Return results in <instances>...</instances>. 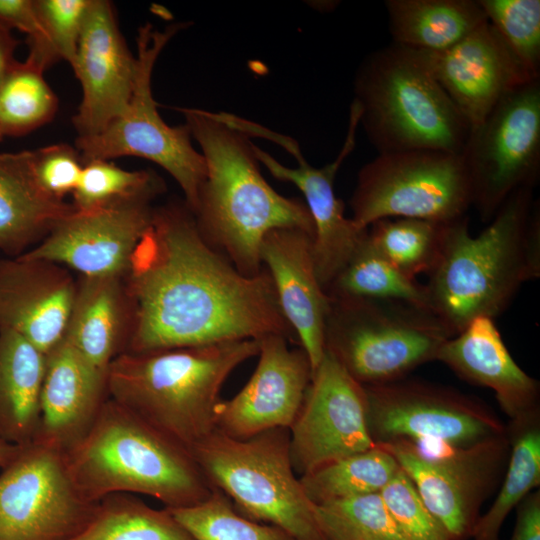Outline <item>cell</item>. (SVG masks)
Returning a JSON list of instances; mask_svg holds the SVG:
<instances>
[{
  "label": "cell",
  "instance_id": "cell-1",
  "mask_svg": "<svg viewBox=\"0 0 540 540\" xmlns=\"http://www.w3.org/2000/svg\"><path fill=\"white\" fill-rule=\"evenodd\" d=\"M123 352L148 353L293 333L263 270L246 276L200 233L191 210L154 209L127 274Z\"/></svg>",
  "mask_w": 540,
  "mask_h": 540
},
{
  "label": "cell",
  "instance_id": "cell-2",
  "mask_svg": "<svg viewBox=\"0 0 540 540\" xmlns=\"http://www.w3.org/2000/svg\"><path fill=\"white\" fill-rule=\"evenodd\" d=\"M533 187L513 192L488 226L469 233L468 217L445 224L425 284L431 310L455 333L473 319H495L520 287L540 276V211Z\"/></svg>",
  "mask_w": 540,
  "mask_h": 540
},
{
  "label": "cell",
  "instance_id": "cell-3",
  "mask_svg": "<svg viewBox=\"0 0 540 540\" xmlns=\"http://www.w3.org/2000/svg\"><path fill=\"white\" fill-rule=\"evenodd\" d=\"M206 163V176L192 212L197 227L242 274L263 270L260 247L278 228H300L314 237L309 210L300 199L277 193L260 172L249 136L214 112L180 108Z\"/></svg>",
  "mask_w": 540,
  "mask_h": 540
},
{
  "label": "cell",
  "instance_id": "cell-4",
  "mask_svg": "<svg viewBox=\"0 0 540 540\" xmlns=\"http://www.w3.org/2000/svg\"><path fill=\"white\" fill-rule=\"evenodd\" d=\"M63 456L77 491L92 503L132 494L176 509L204 501L213 490L187 448L109 397Z\"/></svg>",
  "mask_w": 540,
  "mask_h": 540
},
{
  "label": "cell",
  "instance_id": "cell-5",
  "mask_svg": "<svg viewBox=\"0 0 540 540\" xmlns=\"http://www.w3.org/2000/svg\"><path fill=\"white\" fill-rule=\"evenodd\" d=\"M258 353L253 339L122 352L108 368L107 396L190 451L215 429L226 379Z\"/></svg>",
  "mask_w": 540,
  "mask_h": 540
},
{
  "label": "cell",
  "instance_id": "cell-6",
  "mask_svg": "<svg viewBox=\"0 0 540 540\" xmlns=\"http://www.w3.org/2000/svg\"><path fill=\"white\" fill-rule=\"evenodd\" d=\"M352 103L378 154L417 150L460 154L470 133L467 120L419 53L394 43L362 61Z\"/></svg>",
  "mask_w": 540,
  "mask_h": 540
},
{
  "label": "cell",
  "instance_id": "cell-7",
  "mask_svg": "<svg viewBox=\"0 0 540 540\" xmlns=\"http://www.w3.org/2000/svg\"><path fill=\"white\" fill-rule=\"evenodd\" d=\"M190 452L209 484L245 517L277 526L296 540H326L316 505L296 477L288 429L236 439L215 428Z\"/></svg>",
  "mask_w": 540,
  "mask_h": 540
},
{
  "label": "cell",
  "instance_id": "cell-8",
  "mask_svg": "<svg viewBox=\"0 0 540 540\" xmlns=\"http://www.w3.org/2000/svg\"><path fill=\"white\" fill-rule=\"evenodd\" d=\"M328 296L325 349L364 386L405 378L455 335L432 310L408 302Z\"/></svg>",
  "mask_w": 540,
  "mask_h": 540
},
{
  "label": "cell",
  "instance_id": "cell-9",
  "mask_svg": "<svg viewBox=\"0 0 540 540\" xmlns=\"http://www.w3.org/2000/svg\"><path fill=\"white\" fill-rule=\"evenodd\" d=\"M183 26L175 23L161 31L146 23L139 28L137 73L126 110L100 133L78 137L76 147L83 163L135 156L158 164L178 183L193 212L206 176L204 157L194 148L186 124L172 127L161 118L151 89L158 56Z\"/></svg>",
  "mask_w": 540,
  "mask_h": 540
},
{
  "label": "cell",
  "instance_id": "cell-10",
  "mask_svg": "<svg viewBox=\"0 0 540 540\" xmlns=\"http://www.w3.org/2000/svg\"><path fill=\"white\" fill-rule=\"evenodd\" d=\"M470 206L460 154L427 150L378 154L359 170L350 199L351 219L361 230L385 218L448 223Z\"/></svg>",
  "mask_w": 540,
  "mask_h": 540
},
{
  "label": "cell",
  "instance_id": "cell-11",
  "mask_svg": "<svg viewBox=\"0 0 540 540\" xmlns=\"http://www.w3.org/2000/svg\"><path fill=\"white\" fill-rule=\"evenodd\" d=\"M460 156L472 206L483 222H489L513 192L534 188L540 172V79L504 96L470 130Z\"/></svg>",
  "mask_w": 540,
  "mask_h": 540
},
{
  "label": "cell",
  "instance_id": "cell-12",
  "mask_svg": "<svg viewBox=\"0 0 540 540\" xmlns=\"http://www.w3.org/2000/svg\"><path fill=\"white\" fill-rule=\"evenodd\" d=\"M503 435L471 446L398 440L378 444L413 482L449 540L472 537L479 509L508 449Z\"/></svg>",
  "mask_w": 540,
  "mask_h": 540
},
{
  "label": "cell",
  "instance_id": "cell-13",
  "mask_svg": "<svg viewBox=\"0 0 540 540\" xmlns=\"http://www.w3.org/2000/svg\"><path fill=\"white\" fill-rule=\"evenodd\" d=\"M96 506L77 491L63 452L38 440L0 469V540H69Z\"/></svg>",
  "mask_w": 540,
  "mask_h": 540
},
{
  "label": "cell",
  "instance_id": "cell-14",
  "mask_svg": "<svg viewBox=\"0 0 540 540\" xmlns=\"http://www.w3.org/2000/svg\"><path fill=\"white\" fill-rule=\"evenodd\" d=\"M364 389L368 430L376 444L409 440L471 446L506 434L486 406L447 387L402 378Z\"/></svg>",
  "mask_w": 540,
  "mask_h": 540
},
{
  "label": "cell",
  "instance_id": "cell-15",
  "mask_svg": "<svg viewBox=\"0 0 540 540\" xmlns=\"http://www.w3.org/2000/svg\"><path fill=\"white\" fill-rule=\"evenodd\" d=\"M366 394L325 349L289 429L291 460L300 477L376 445L367 424Z\"/></svg>",
  "mask_w": 540,
  "mask_h": 540
},
{
  "label": "cell",
  "instance_id": "cell-16",
  "mask_svg": "<svg viewBox=\"0 0 540 540\" xmlns=\"http://www.w3.org/2000/svg\"><path fill=\"white\" fill-rule=\"evenodd\" d=\"M358 126L359 112L352 103L348 132L342 149L334 161L321 168H316L307 162L295 139L254 122L247 126L249 136L262 137L275 142L290 153L297 162V167L294 168L284 166L254 145V152L259 163L263 164L274 178L294 184L304 196V203L314 226L312 248L316 274L325 291L346 266L367 230L359 229L351 218L345 216L344 204L336 196L334 190L338 170L355 147Z\"/></svg>",
  "mask_w": 540,
  "mask_h": 540
},
{
  "label": "cell",
  "instance_id": "cell-17",
  "mask_svg": "<svg viewBox=\"0 0 540 540\" xmlns=\"http://www.w3.org/2000/svg\"><path fill=\"white\" fill-rule=\"evenodd\" d=\"M152 200L139 199L91 211L75 209L23 255L58 263L82 276L122 278L151 225Z\"/></svg>",
  "mask_w": 540,
  "mask_h": 540
},
{
  "label": "cell",
  "instance_id": "cell-18",
  "mask_svg": "<svg viewBox=\"0 0 540 540\" xmlns=\"http://www.w3.org/2000/svg\"><path fill=\"white\" fill-rule=\"evenodd\" d=\"M258 356L245 386L216 406L215 428L232 438L247 439L277 428L289 430L311 382L306 353L302 348L290 349L282 335L259 339Z\"/></svg>",
  "mask_w": 540,
  "mask_h": 540
},
{
  "label": "cell",
  "instance_id": "cell-19",
  "mask_svg": "<svg viewBox=\"0 0 540 540\" xmlns=\"http://www.w3.org/2000/svg\"><path fill=\"white\" fill-rule=\"evenodd\" d=\"M71 67L82 88L73 124L78 137H90L126 110L137 73L136 56L128 49L110 2L91 0Z\"/></svg>",
  "mask_w": 540,
  "mask_h": 540
},
{
  "label": "cell",
  "instance_id": "cell-20",
  "mask_svg": "<svg viewBox=\"0 0 540 540\" xmlns=\"http://www.w3.org/2000/svg\"><path fill=\"white\" fill-rule=\"evenodd\" d=\"M416 51L470 130L509 92L540 79L528 74L488 21L449 49Z\"/></svg>",
  "mask_w": 540,
  "mask_h": 540
},
{
  "label": "cell",
  "instance_id": "cell-21",
  "mask_svg": "<svg viewBox=\"0 0 540 540\" xmlns=\"http://www.w3.org/2000/svg\"><path fill=\"white\" fill-rule=\"evenodd\" d=\"M77 281L67 267L24 255L0 259V331L47 354L63 337Z\"/></svg>",
  "mask_w": 540,
  "mask_h": 540
},
{
  "label": "cell",
  "instance_id": "cell-22",
  "mask_svg": "<svg viewBox=\"0 0 540 540\" xmlns=\"http://www.w3.org/2000/svg\"><path fill=\"white\" fill-rule=\"evenodd\" d=\"M313 235L300 228L270 231L260 247L280 309L306 353L312 373L325 352L329 296L321 286L313 257Z\"/></svg>",
  "mask_w": 540,
  "mask_h": 540
},
{
  "label": "cell",
  "instance_id": "cell-23",
  "mask_svg": "<svg viewBox=\"0 0 540 540\" xmlns=\"http://www.w3.org/2000/svg\"><path fill=\"white\" fill-rule=\"evenodd\" d=\"M106 380L62 337L46 354L34 440L62 452L80 440L108 397Z\"/></svg>",
  "mask_w": 540,
  "mask_h": 540
},
{
  "label": "cell",
  "instance_id": "cell-24",
  "mask_svg": "<svg viewBox=\"0 0 540 540\" xmlns=\"http://www.w3.org/2000/svg\"><path fill=\"white\" fill-rule=\"evenodd\" d=\"M436 360L462 379L491 389L512 421L538 412L539 384L510 355L493 319H473L441 346Z\"/></svg>",
  "mask_w": 540,
  "mask_h": 540
},
{
  "label": "cell",
  "instance_id": "cell-25",
  "mask_svg": "<svg viewBox=\"0 0 540 540\" xmlns=\"http://www.w3.org/2000/svg\"><path fill=\"white\" fill-rule=\"evenodd\" d=\"M123 322L121 277L82 276L63 337L93 369L107 377L111 362L120 354Z\"/></svg>",
  "mask_w": 540,
  "mask_h": 540
},
{
  "label": "cell",
  "instance_id": "cell-26",
  "mask_svg": "<svg viewBox=\"0 0 540 540\" xmlns=\"http://www.w3.org/2000/svg\"><path fill=\"white\" fill-rule=\"evenodd\" d=\"M46 354L19 334L0 331V438L14 445L33 441L40 425Z\"/></svg>",
  "mask_w": 540,
  "mask_h": 540
},
{
  "label": "cell",
  "instance_id": "cell-27",
  "mask_svg": "<svg viewBox=\"0 0 540 540\" xmlns=\"http://www.w3.org/2000/svg\"><path fill=\"white\" fill-rule=\"evenodd\" d=\"M384 5L392 43L424 52L449 49L487 21L478 0H386Z\"/></svg>",
  "mask_w": 540,
  "mask_h": 540
},
{
  "label": "cell",
  "instance_id": "cell-28",
  "mask_svg": "<svg viewBox=\"0 0 540 540\" xmlns=\"http://www.w3.org/2000/svg\"><path fill=\"white\" fill-rule=\"evenodd\" d=\"M74 211L72 204L44 198L0 164V251L7 257L34 248Z\"/></svg>",
  "mask_w": 540,
  "mask_h": 540
},
{
  "label": "cell",
  "instance_id": "cell-29",
  "mask_svg": "<svg viewBox=\"0 0 540 540\" xmlns=\"http://www.w3.org/2000/svg\"><path fill=\"white\" fill-rule=\"evenodd\" d=\"M69 540H194L167 508L156 509L138 496L101 499L85 527Z\"/></svg>",
  "mask_w": 540,
  "mask_h": 540
},
{
  "label": "cell",
  "instance_id": "cell-30",
  "mask_svg": "<svg viewBox=\"0 0 540 540\" xmlns=\"http://www.w3.org/2000/svg\"><path fill=\"white\" fill-rule=\"evenodd\" d=\"M538 412L512 421L511 454L501 489L489 508L479 517L472 538L498 540L510 511L540 485V428Z\"/></svg>",
  "mask_w": 540,
  "mask_h": 540
},
{
  "label": "cell",
  "instance_id": "cell-31",
  "mask_svg": "<svg viewBox=\"0 0 540 540\" xmlns=\"http://www.w3.org/2000/svg\"><path fill=\"white\" fill-rule=\"evenodd\" d=\"M326 293L330 296L400 300L431 310L425 284L406 276L392 265L372 246L366 233Z\"/></svg>",
  "mask_w": 540,
  "mask_h": 540
},
{
  "label": "cell",
  "instance_id": "cell-32",
  "mask_svg": "<svg viewBox=\"0 0 540 540\" xmlns=\"http://www.w3.org/2000/svg\"><path fill=\"white\" fill-rule=\"evenodd\" d=\"M400 469L383 447H374L321 466L300 478L315 504L380 492Z\"/></svg>",
  "mask_w": 540,
  "mask_h": 540
},
{
  "label": "cell",
  "instance_id": "cell-33",
  "mask_svg": "<svg viewBox=\"0 0 540 540\" xmlns=\"http://www.w3.org/2000/svg\"><path fill=\"white\" fill-rule=\"evenodd\" d=\"M446 223L414 218H385L367 228V239L392 265L416 279L435 266Z\"/></svg>",
  "mask_w": 540,
  "mask_h": 540
},
{
  "label": "cell",
  "instance_id": "cell-34",
  "mask_svg": "<svg viewBox=\"0 0 540 540\" xmlns=\"http://www.w3.org/2000/svg\"><path fill=\"white\" fill-rule=\"evenodd\" d=\"M43 73L26 60L17 61L0 80V141L30 133L53 119L58 99Z\"/></svg>",
  "mask_w": 540,
  "mask_h": 540
},
{
  "label": "cell",
  "instance_id": "cell-35",
  "mask_svg": "<svg viewBox=\"0 0 540 540\" xmlns=\"http://www.w3.org/2000/svg\"><path fill=\"white\" fill-rule=\"evenodd\" d=\"M326 540H407L379 492L316 505Z\"/></svg>",
  "mask_w": 540,
  "mask_h": 540
},
{
  "label": "cell",
  "instance_id": "cell-36",
  "mask_svg": "<svg viewBox=\"0 0 540 540\" xmlns=\"http://www.w3.org/2000/svg\"><path fill=\"white\" fill-rule=\"evenodd\" d=\"M169 510L194 540H296L277 526L245 517L214 487L204 501Z\"/></svg>",
  "mask_w": 540,
  "mask_h": 540
},
{
  "label": "cell",
  "instance_id": "cell-37",
  "mask_svg": "<svg viewBox=\"0 0 540 540\" xmlns=\"http://www.w3.org/2000/svg\"><path fill=\"white\" fill-rule=\"evenodd\" d=\"M163 189L161 180L151 171H129L109 160L83 163L72 205L78 211H91L120 203L152 198Z\"/></svg>",
  "mask_w": 540,
  "mask_h": 540
},
{
  "label": "cell",
  "instance_id": "cell-38",
  "mask_svg": "<svg viewBox=\"0 0 540 540\" xmlns=\"http://www.w3.org/2000/svg\"><path fill=\"white\" fill-rule=\"evenodd\" d=\"M0 164L20 177L46 199L62 202L73 193L83 161L77 149L67 144L0 154Z\"/></svg>",
  "mask_w": 540,
  "mask_h": 540
},
{
  "label": "cell",
  "instance_id": "cell-39",
  "mask_svg": "<svg viewBox=\"0 0 540 540\" xmlns=\"http://www.w3.org/2000/svg\"><path fill=\"white\" fill-rule=\"evenodd\" d=\"M40 33L27 40L26 61L43 72L58 61L70 65L76 55L91 0H35Z\"/></svg>",
  "mask_w": 540,
  "mask_h": 540
},
{
  "label": "cell",
  "instance_id": "cell-40",
  "mask_svg": "<svg viewBox=\"0 0 540 540\" xmlns=\"http://www.w3.org/2000/svg\"><path fill=\"white\" fill-rule=\"evenodd\" d=\"M488 23L533 78H540V1L478 0Z\"/></svg>",
  "mask_w": 540,
  "mask_h": 540
},
{
  "label": "cell",
  "instance_id": "cell-41",
  "mask_svg": "<svg viewBox=\"0 0 540 540\" xmlns=\"http://www.w3.org/2000/svg\"><path fill=\"white\" fill-rule=\"evenodd\" d=\"M379 493L407 540H449L401 468Z\"/></svg>",
  "mask_w": 540,
  "mask_h": 540
},
{
  "label": "cell",
  "instance_id": "cell-42",
  "mask_svg": "<svg viewBox=\"0 0 540 540\" xmlns=\"http://www.w3.org/2000/svg\"><path fill=\"white\" fill-rule=\"evenodd\" d=\"M0 23L18 29L28 39L40 33V19L35 0H0Z\"/></svg>",
  "mask_w": 540,
  "mask_h": 540
},
{
  "label": "cell",
  "instance_id": "cell-43",
  "mask_svg": "<svg viewBox=\"0 0 540 540\" xmlns=\"http://www.w3.org/2000/svg\"><path fill=\"white\" fill-rule=\"evenodd\" d=\"M511 540H540V493L527 495L517 506Z\"/></svg>",
  "mask_w": 540,
  "mask_h": 540
},
{
  "label": "cell",
  "instance_id": "cell-44",
  "mask_svg": "<svg viewBox=\"0 0 540 540\" xmlns=\"http://www.w3.org/2000/svg\"><path fill=\"white\" fill-rule=\"evenodd\" d=\"M18 41L13 37L11 29L0 23V80L17 63L14 57Z\"/></svg>",
  "mask_w": 540,
  "mask_h": 540
},
{
  "label": "cell",
  "instance_id": "cell-45",
  "mask_svg": "<svg viewBox=\"0 0 540 540\" xmlns=\"http://www.w3.org/2000/svg\"><path fill=\"white\" fill-rule=\"evenodd\" d=\"M19 445L8 443L0 438V469L15 455Z\"/></svg>",
  "mask_w": 540,
  "mask_h": 540
}]
</instances>
